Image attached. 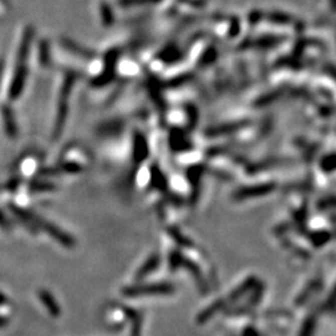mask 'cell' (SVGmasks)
Masks as SVG:
<instances>
[{"label":"cell","mask_w":336,"mask_h":336,"mask_svg":"<svg viewBox=\"0 0 336 336\" xmlns=\"http://www.w3.org/2000/svg\"><path fill=\"white\" fill-rule=\"evenodd\" d=\"M34 224L37 225V228H42L43 230H45L49 235L54 238V239L58 240L60 244L65 245V247H73L75 243H74V239L70 237L69 234H66L64 230H61L60 228L54 225L53 223L48 222V220H44L43 218H40L39 215H34Z\"/></svg>","instance_id":"6da1fadb"},{"label":"cell","mask_w":336,"mask_h":336,"mask_svg":"<svg viewBox=\"0 0 336 336\" xmlns=\"http://www.w3.org/2000/svg\"><path fill=\"white\" fill-rule=\"evenodd\" d=\"M27 78H28L27 64H18L9 89V99L12 100V101H14V100L19 99V97L22 96L23 91H24L25 83H27Z\"/></svg>","instance_id":"7a4b0ae2"},{"label":"cell","mask_w":336,"mask_h":336,"mask_svg":"<svg viewBox=\"0 0 336 336\" xmlns=\"http://www.w3.org/2000/svg\"><path fill=\"white\" fill-rule=\"evenodd\" d=\"M9 208L12 209V212L14 213L15 215H17L18 218H19L20 220H22V224H24L25 225V228H27V229H29L30 230V233H38L37 232V225L34 224V222H33V220H34V215L35 214H33L32 212H29V210H25V209H23L22 207H19V206H17V204H9Z\"/></svg>","instance_id":"3957f363"},{"label":"cell","mask_w":336,"mask_h":336,"mask_svg":"<svg viewBox=\"0 0 336 336\" xmlns=\"http://www.w3.org/2000/svg\"><path fill=\"white\" fill-rule=\"evenodd\" d=\"M3 121H4V128L7 135L10 138H15L18 136V125L15 122V116L13 109L10 106H3L2 109Z\"/></svg>","instance_id":"277c9868"},{"label":"cell","mask_w":336,"mask_h":336,"mask_svg":"<svg viewBox=\"0 0 336 336\" xmlns=\"http://www.w3.org/2000/svg\"><path fill=\"white\" fill-rule=\"evenodd\" d=\"M33 35H34V32H33L32 28H27L24 32V35H23L22 44H20V46H19V53H18V64H27L28 58H29L30 46H32V42H33Z\"/></svg>","instance_id":"5b68a950"},{"label":"cell","mask_w":336,"mask_h":336,"mask_svg":"<svg viewBox=\"0 0 336 336\" xmlns=\"http://www.w3.org/2000/svg\"><path fill=\"white\" fill-rule=\"evenodd\" d=\"M39 297L40 300H42L44 306L48 309V311L50 312L53 316H59V315H60V307H59V304L55 301L54 296L49 293V291L40 290Z\"/></svg>","instance_id":"8992f818"},{"label":"cell","mask_w":336,"mask_h":336,"mask_svg":"<svg viewBox=\"0 0 336 336\" xmlns=\"http://www.w3.org/2000/svg\"><path fill=\"white\" fill-rule=\"evenodd\" d=\"M29 188L33 193H38V192L54 191V189H55V186H54L53 183H50V182L46 181H34L30 183Z\"/></svg>","instance_id":"52a82bcc"},{"label":"cell","mask_w":336,"mask_h":336,"mask_svg":"<svg viewBox=\"0 0 336 336\" xmlns=\"http://www.w3.org/2000/svg\"><path fill=\"white\" fill-rule=\"evenodd\" d=\"M40 64L43 66H49L50 64V53H49V45L45 42L42 43L40 45V55H39Z\"/></svg>","instance_id":"ba28073f"},{"label":"cell","mask_w":336,"mask_h":336,"mask_svg":"<svg viewBox=\"0 0 336 336\" xmlns=\"http://www.w3.org/2000/svg\"><path fill=\"white\" fill-rule=\"evenodd\" d=\"M0 228L4 230L12 229V224H10V222L8 220V218L5 217V214L2 212V210H0Z\"/></svg>","instance_id":"9c48e42d"},{"label":"cell","mask_w":336,"mask_h":336,"mask_svg":"<svg viewBox=\"0 0 336 336\" xmlns=\"http://www.w3.org/2000/svg\"><path fill=\"white\" fill-rule=\"evenodd\" d=\"M19 186H20V178H13L12 181L8 182L7 188L9 189V191H15V189H18V187Z\"/></svg>","instance_id":"30bf717a"},{"label":"cell","mask_w":336,"mask_h":336,"mask_svg":"<svg viewBox=\"0 0 336 336\" xmlns=\"http://www.w3.org/2000/svg\"><path fill=\"white\" fill-rule=\"evenodd\" d=\"M7 304H9V297L0 291V306H4Z\"/></svg>","instance_id":"8fae6325"},{"label":"cell","mask_w":336,"mask_h":336,"mask_svg":"<svg viewBox=\"0 0 336 336\" xmlns=\"http://www.w3.org/2000/svg\"><path fill=\"white\" fill-rule=\"evenodd\" d=\"M8 324H9V319H7V317H5V316L0 315V327L7 326Z\"/></svg>","instance_id":"7c38bea8"},{"label":"cell","mask_w":336,"mask_h":336,"mask_svg":"<svg viewBox=\"0 0 336 336\" xmlns=\"http://www.w3.org/2000/svg\"><path fill=\"white\" fill-rule=\"evenodd\" d=\"M3 68H4V63H3V60H0V80H2V75H3Z\"/></svg>","instance_id":"4fadbf2b"}]
</instances>
